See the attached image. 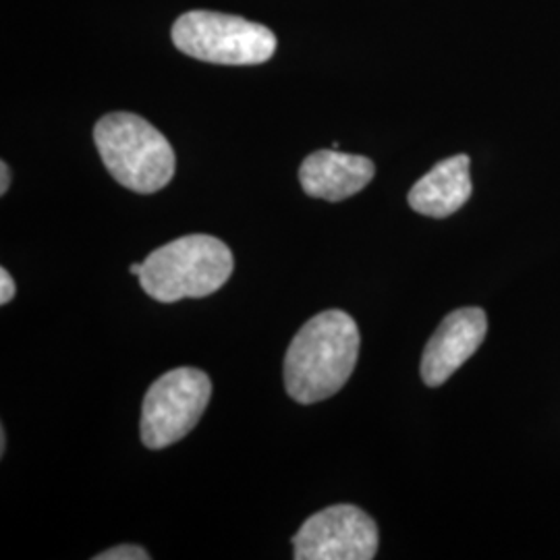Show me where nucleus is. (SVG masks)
<instances>
[{"label": "nucleus", "mask_w": 560, "mask_h": 560, "mask_svg": "<svg viewBox=\"0 0 560 560\" xmlns=\"http://www.w3.org/2000/svg\"><path fill=\"white\" fill-rule=\"evenodd\" d=\"M0 194L4 196L9 191V185H11V173H9V164L7 162H0Z\"/></svg>", "instance_id": "f8f14e48"}, {"label": "nucleus", "mask_w": 560, "mask_h": 560, "mask_svg": "<svg viewBox=\"0 0 560 560\" xmlns=\"http://www.w3.org/2000/svg\"><path fill=\"white\" fill-rule=\"evenodd\" d=\"M171 36L183 55L214 65H260L277 50V36L266 25L214 11L180 15Z\"/></svg>", "instance_id": "20e7f679"}, {"label": "nucleus", "mask_w": 560, "mask_h": 560, "mask_svg": "<svg viewBox=\"0 0 560 560\" xmlns=\"http://www.w3.org/2000/svg\"><path fill=\"white\" fill-rule=\"evenodd\" d=\"M471 161L457 154L439 162L409 191V206L430 219H446L460 210L471 198Z\"/></svg>", "instance_id": "1a4fd4ad"}, {"label": "nucleus", "mask_w": 560, "mask_h": 560, "mask_svg": "<svg viewBox=\"0 0 560 560\" xmlns=\"http://www.w3.org/2000/svg\"><path fill=\"white\" fill-rule=\"evenodd\" d=\"M141 289L161 303L201 300L233 275V254L212 235H185L154 249L141 261Z\"/></svg>", "instance_id": "f03ea898"}, {"label": "nucleus", "mask_w": 560, "mask_h": 560, "mask_svg": "<svg viewBox=\"0 0 560 560\" xmlns=\"http://www.w3.org/2000/svg\"><path fill=\"white\" fill-rule=\"evenodd\" d=\"M488 316L480 307H463L448 314L421 355V381L428 386H442L486 339Z\"/></svg>", "instance_id": "0eeeda50"}, {"label": "nucleus", "mask_w": 560, "mask_h": 560, "mask_svg": "<svg viewBox=\"0 0 560 560\" xmlns=\"http://www.w3.org/2000/svg\"><path fill=\"white\" fill-rule=\"evenodd\" d=\"M4 451H7V434L4 430H0V455H4Z\"/></svg>", "instance_id": "ddd939ff"}, {"label": "nucleus", "mask_w": 560, "mask_h": 560, "mask_svg": "<svg viewBox=\"0 0 560 560\" xmlns=\"http://www.w3.org/2000/svg\"><path fill=\"white\" fill-rule=\"evenodd\" d=\"M15 298V280L9 275V270L0 268V305H7Z\"/></svg>", "instance_id": "9b49d317"}, {"label": "nucleus", "mask_w": 560, "mask_h": 560, "mask_svg": "<svg viewBox=\"0 0 560 560\" xmlns=\"http://www.w3.org/2000/svg\"><path fill=\"white\" fill-rule=\"evenodd\" d=\"M298 560H372L378 552V527L353 504H335L312 515L293 538Z\"/></svg>", "instance_id": "423d86ee"}, {"label": "nucleus", "mask_w": 560, "mask_h": 560, "mask_svg": "<svg viewBox=\"0 0 560 560\" xmlns=\"http://www.w3.org/2000/svg\"><path fill=\"white\" fill-rule=\"evenodd\" d=\"M374 175L376 166L370 159L335 148L310 154L300 168L303 191L310 198L326 201H342L360 194Z\"/></svg>", "instance_id": "6e6552de"}, {"label": "nucleus", "mask_w": 560, "mask_h": 560, "mask_svg": "<svg viewBox=\"0 0 560 560\" xmlns=\"http://www.w3.org/2000/svg\"><path fill=\"white\" fill-rule=\"evenodd\" d=\"M141 268H143V264H131V268H129V272H131V275H136V277H140Z\"/></svg>", "instance_id": "4468645a"}, {"label": "nucleus", "mask_w": 560, "mask_h": 560, "mask_svg": "<svg viewBox=\"0 0 560 560\" xmlns=\"http://www.w3.org/2000/svg\"><path fill=\"white\" fill-rule=\"evenodd\" d=\"M96 560H148L150 555L140 548V546H133V544H125V546H117V548H110L102 555L94 557Z\"/></svg>", "instance_id": "9d476101"}, {"label": "nucleus", "mask_w": 560, "mask_h": 560, "mask_svg": "<svg viewBox=\"0 0 560 560\" xmlns=\"http://www.w3.org/2000/svg\"><path fill=\"white\" fill-rule=\"evenodd\" d=\"M360 328L340 310H328L301 326L284 358L287 395L312 405L337 395L360 358Z\"/></svg>", "instance_id": "f257e3e1"}, {"label": "nucleus", "mask_w": 560, "mask_h": 560, "mask_svg": "<svg viewBox=\"0 0 560 560\" xmlns=\"http://www.w3.org/2000/svg\"><path fill=\"white\" fill-rule=\"evenodd\" d=\"M106 171L122 187L156 194L175 177V150L161 131L133 113H110L94 127Z\"/></svg>", "instance_id": "7ed1b4c3"}, {"label": "nucleus", "mask_w": 560, "mask_h": 560, "mask_svg": "<svg viewBox=\"0 0 560 560\" xmlns=\"http://www.w3.org/2000/svg\"><path fill=\"white\" fill-rule=\"evenodd\" d=\"M212 382L198 368H177L154 382L141 405V442L161 451L183 441L201 420Z\"/></svg>", "instance_id": "39448f33"}]
</instances>
